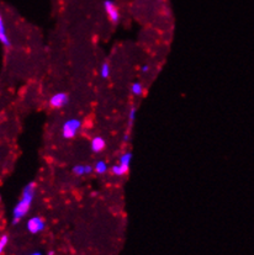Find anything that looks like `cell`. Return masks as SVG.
Instances as JSON below:
<instances>
[{
    "label": "cell",
    "instance_id": "6da1fadb",
    "mask_svg": "<svg viewBox=\"0 0 254 255\" xmlns=\"http://www.w3.org/2000/svg\"><path fill=\"white\" fill-rule=\"evenodd\" d=\"M36 194V184L33 181L28 183L27 185H25L24 190L21 192V197L17 201V204L15 205L14 210H12V223L16 225L19 223L22 218L25 217L28 213V211L31 209V205H32L33 199H35Z\"/></svg>",
    "mask_w": 254,
    "mask_h": 255
},
{
    "label": "cell",
    "instance_id": "7a4b0ae2",
    "mask_svg": "<svg viewBox=\"0 0 254 255\" xmlns=\"http://www.w3.org/2000/svg\"><path fill=\"white\" fill-rule=\"evenodd\" d=\"M82 127V121L78 119H69L62 126V136L66 139H72L77 136L78 131Z\"/></svg>",
    "mask_w": 254,
    "mask_h": 255
},
{
    "label": "cell",
    "instance_id": "3957f363",
    "mask_svg": "<svg viewBox=\"0 0 254 255\" xmlns=\"http://www.w3.org/2000/svg\"><path fill=\"white\" fill-rule=\"evenodd\" d=\"M104 9H105V12L108 14L109 19H110V21L113 22L114 25L119 23L121 19L120 10L118 9V6H116V4L113 0H105V1H104Z\"/></svg>",
    "mask_w": 254,
    "mask_h": 255
},
{
    "label": "cell",
    "instance_id": "277c9868",
    "mask_svg": "<svg viewBox=\"0 0 254 255\" xmlns=\"http://www.w3.org/2000/svg\"><path fill=\"white\" fill-rule=\"evenodd\" d=\"M26 227H27V231L31 234H37L45 230L46 222L43 218L38 217V216H35V217H31L30 220L27 221Z\"/></svg>",
    "mask_w": 254,
    "mask_h": 255
},
{
    "label": "cell",
    "instance_id": "5b68a950",
    "mask_svg": "<svg viewBox=\"0 0 254 255\" xmlns=\"http://www.w3.org/2000/svg\"><path fill=\"white\" fill-rule=\"evenodd\" d=\"M69 98L68 94L66 93H57L50 99V105L54 109H61L64 108L66 105H68Z\"/></svg>",
    "mask_w": 254,
    "mask_h": 255
},
{
    "label": "cell",
    "instance_id": "8992f818",
    "mask_svg": "<svg viewBox=\"0 0 254 255\" xmlns=\"http://www.w3.org/2000/svg\"><path fill=\"white\" fill-rule=\"evenodd\" d=\"M0 43L5 47H10V45H11L9 36H7L6 26H5L4 17H2L1 12H0Z\"/></svg>",
    "mask_w": 254,
    "mask_h": 255
},
{
    "label": "cell",
    "instance_id": "52a82bcc",
    "mask_svg": "<svg viewBox=\"0 0 254 255\" xmlns=\"http://www.w3.org/2000/svg\"><path fill=\"white\" fill-rule=\"evenodd\" d=\"M73 174H76L77 176H83V175H89L94 171V166L89 165V164H78V165H74L73 169H72Z\"/></svg>",
    "mask_w": 254,
    "mask_h": 255
},
{
    "label": "cell",
    "instance_id": "ba28073f",
    "mask_svg": "<svg viewBox=\"0 0 254 255\" xmlns=\"http://www.w3.org/2000/svg\"><path fill=\"white\" fill-rule=\"evenodd\" d=\"M92 150L94 153H100V152H103L104 149H105V147H106V142H105V139L103 138V137H94V138L92 139Z\"/></svg>",
    "mask_w": 254,
    "mask_h": 255
},
{
    "label": "cell",
    "instance_id": "9c48e42d",
    "mask_svg": "<svg viewBox=\"0 0 254 255\" xmlns=\"http://www.w3.org/2000/svg\"><path fill=\"white\" fill-rule=\"evenodd\" d=\"M132 160V153L131 152H125L123 155L120 157V163L119 165L124 169V171L127 173L129 170V164H131Z\"/></svg>",
    "mask_w": 254,
    "mask_h": 255
},
{
    "label": "cell",
    "instance_id": "30bf717a",
    "mask_svg": "<svg viewBox=\"0 0 254 255\" xmlns=\"http://www.w3.org/2000/svg\"><path fill=\"white\" fill-rule=\"evenodd\" d=\"M94 171L97 174H99V175H103V174H105L108 171V164L104 162V160H98L94 165Z\"/></svg>",
    "mask_w": 254,
    "mask_h": 255
},
{
    "label": "cell",
    "instance_id": "8fae6325",
    "mask_svg": "<svg viewBox=\"0 0 254 255\" xmlns=\"http://www.w3.org/2000/svg\"><path fill=\"white\" fill-rule=\"evenodd\" d=\"M136 114H137V109L134 108V106H131L128 113V128H127V132H128V133L132 129V126H133L134 121H136Z\"/></svg>",
    "mask_w": 254,
    "mask_h": 255
},
{
    "label": "cell",
    "instance_id": "7c38bea8",
    "mask_svg": "<svg viewBox=\"0 0 254 255\" xmlns=\"http://www.w3.org/2000/svg\"><path fill=\"white\" fill-rule=\"evenodd\" d=\"M131 93L133 94L134 96H141L142 94H143V84L139 82H136L133 83V84L131 85Z\"/></svg>",
    "mask_w": 254,
    "mask_h": 255
},
{
    "label": "cell",
    "instance_id": "4fadbf2b",
    "mask_svg": "<svg viewBox=\"0 0 254 255\" xmlns=\"http://www.w3.org/2000/svg\"><path fill=\"white\" fill-rule=\"evenodd\" d=\"M110 73H111L110 66H109V63L104 62V63L102 64V73H100V74H102L103 79H108V78L110 77Z\"/></svg>",
    "mask_w": 254,
    "mask_h": 255
},
{
    "label": "cell",
    "instance_id": "5bb4252c",
    "mask_svg": "<svg viewBox=\"0 0 254 255\" xmlns=\"http://www.w3.org/2000/svg\"><path fill=\"white\" fill-rule=\"evenodd\" d=\"M7 243H9V237L7 236H1L0 237V254L2 253V252L5 251V248H6Z\"/></svg>",
    "mask_w": 254,
    "mask_h": 255
},
{
    "label": "cell",
    "instance_id": "9a60e30c",
    "mask_svg": "<svg viewBox=\"0 0 254 255\" xmlns=\"http://www.w3.org/2000/svg\"><path fill=\"white\" fill-rule=\"evenodd\" d=\"M111 173L114 174V175H116V176H123V175H125V171H124V169L121 168L120 165H114L113 168H111Z\"/></svg>",
    "mask_w": 254,
    "mask_h": 255
},
{
    "label": "cell",
    "instance_id": "2e32d148",
    "mask_svg": "<svg viewBox=\"0 0 254 255\" xmlns=\"http://www.w3.org/2000/svg\"><path fill=\"white\" fill-rule=\"evenodd\" d=\"M149 69H151V66H149V64H144V66L141 67V72L142 73H148Z\"/></svg>",
    "mask_w": 254,
    "mask_h": 255
},
{
    "label": "cell",
    "instance_id": "e0dca14e",
    "mask_svg": "<svg viewBox=\"0 0 254 255\" xmlns=\"http://www.w3.org/2000/svg\"><path fill=\"white\" fill-rule=\"evenodd\" d=\"M30 255H42V254L38 253V252H36V253H32V254H30Z\"/></svg>",
    "mask_w": 254,
    "mask_h": 255
},
{
    "label": "cell",
    "instance_id": "ac0fdd59",
    "mask_svg": "<svg viewBox=\"0 0 254 255\" xmlns=\"http://www.w3.org/2000/svg\"><path fill=\"white\" fill-rule=\"evenodd\" d=\"M48 255H54V253H53V252H50V253H48Z\"/></svg>",
    "mask_w": 254,
    "mask_h": 255
},
{
    "label": "cell",
    "instance_id": "d6986e66",
    "mask_svg": "<svg viewBox=\"0 0 254 255\" xmlns=\"http://www.w3.org/2000/svg\"><path fill=\"white\" fill-rule=\"evenodd\" d=\"M0 201H1V200H0Z\"/></svg>",
    "mask_w": 254,
    "mask_h": 255
}]
</instances>
